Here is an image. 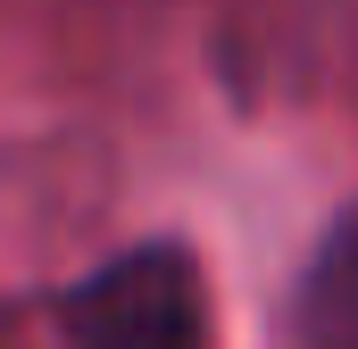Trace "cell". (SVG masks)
Instances as JSON below:
<instances>
[{
    "label": "cell",
    "mask_w": 358,
    "mask_h": 349,
    "mask_svg": "<svg viewBox=\"0 0 358 349\" xmlns=\"http://www.w3.org/2000/svg\"><path fill=\"white\" fill-rule=\"evenodd\" d=\"M59 325H67V349H208L200 266L176 242H142L100 274H84Z\"/></svg>",
    "instance_id": "obj_1"
},
{
    "label": "cell",
    "mask_w": 358,
    "mask_h": 349,
    "mask_svg": "<svg viewBox=\"0 0 358 349\" xmlns=\"http://www.w3.org/2000/svg\"><path fill=\"white\" fill-rule=\"evenodd\" d=\"M300 325H308V349H358V216L325 233L300 291Z\"/></svg>",
    "instance_id": "obj_2"
}]
</instances>
